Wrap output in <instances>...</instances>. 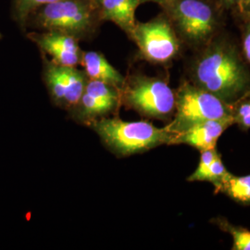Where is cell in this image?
<instances>
[{
	"instance_id": "1",
	"label": "cell",
	"mask_w": 250,
	"mask_h": 250,
	"mask_svg": "<svg viewBox=\"0 0 250 250\" xmlns=\"http://www.w3.org/2000/svg\"><path fill=\"white\" fill-rule=\"evenodd\" d=\"M188 72L189 82L229 105L250 94V66L237 43L221 33L196 51Z\"/></svg>"
},
{
	"instance_id": "2",
	"label": "cell",
	"mask_w": 250,
	"mask_h": 250,
	"mask_svg": "<svg viewBox=\"0 0 250 250\" xmlns=\"http://www.w3.org/2000/svg\"><path fill=\"white\" fill-rule=\"evenodd\" d=\"M102 144L118 158L148 151L162 145H171L174 134L146 121L125 122L118 116L106 117L88 126Z\"/></svg>"
},
{
	"instance_id": "3",
	"label": "cell",
	"mask_w": 250,
	"mask_h": 250,
	"mask_svg": "<svg viewBox=\"0 0 250 250\" xmlns=\"http://www.w3.org/2000/svg\"><path fill=\"white\" fill-rule=\"evenodd\" d=\"M223 9L216 0H171L163 12L184 45L197 51L221 33Z\"/></svg>"
},
{
	"instance_id": "4",
	"label": "cell",
	"mask_w": 250,
	"mask_h": 250,
	"mask_svg": "<svg viewBox=\"0 0 250 250\" xmlns=\"http://www.w3.org/2000/svg\"><path fill=\"white\" fill-rule=\"evenodd\" d=\"M101 21L98 6L93 0H61L32 11L26 27L59 31L80 40L93 36Z\"/></svg>"
},
{
	"instance_id": "5",
	"label": "cell",
	"mask_w": 250,
	"mask_h": 250,
	"mask_svg": "<svg viewBox=\"0 0 250 250\" xmlns=\"http://www.w3.org/2000/svg\"><path fill=\"white\" fill-rule=\"evenodd\" d=\"M122 106L146 119L170 123L175 111V90L166 79L133 73L125 77L121 90Z\"/></svg>"
},
{
	"instance_id": "6",
	"label": "cell",
	"mask_w": 250,
	"mask_h": 250,
	"mask_svg": "<svg viewBox=\"0 0 250 250\" xmlns=\"http://www.w3.org/2000/svg\"><path fill=\"white\" fill-rule=\"evenodd\" d=\"M232 105L189 82L175 90V111L167 128L175 134L209 120L232 117Z\"/></svg>"
},
{
	"instance_id": "7",
	"label": "cell",
	"mask_w": 250,
	"mask_h": 250,
	"mask_svg": "<svg viewBox=\"0 0 250 250\" xmlns=\"http://www.w3.org/2000/svg\"><path fill=\"white\" fill-rule=\"evenodd\" d=\"M129 38L137 45L141 59L159 65L176 60L184 45L164 12L148 21L136 22Z\"/></svg>"
},
{
	"instance_id": "8",
	"label": "cell",
	"mask_w": 250,
	"mask_h": 250,
	"mask_svg": "<svg viewBox=\"0 0 250 250\" xmlns=\"http://www.w3.org/2000/svg\"><path fill=\"white\" fill-rule=\"evenodd\" d=\"M42 76L54 106L68 112L76 107L88 82L83 70L60 65L45 57Z\"/></svg>"
},
{
	"instance_id": "9",
	"label": "cell",
	"mask_w": 250,
	"mask_h": 250,
	"mask_svg": "<svg viewBox=\"0 0 250 250\" xmlns=\"http://www.w3.org/2000/svg\"><path fill=\"white\" fill-rule=\"evenodd\" d=\"M121 106V90L100 81L88 80L80 101L69 113L76 123L89 126L115 114Z\"/></svg>"
},
{
	"instance_id": "10",
	"label": "cell",
	"mask_w": 250,
	"mask_h": 250,
	"mask_svg": "<svg viewBox=\"0 0 250 250\" xmlns=\"http://www.w3.org/2000/svg\"><path fill=\"white\" fill-rule=\"evenodd\" d=\"M27 38L35 43L40 51L50 57L55 63L63 66L81 65L83 50L79 40L74 36L59 31H42L27 34Z\"/></svg>"
},
{
	"instance_id": "11",
	"label": "cell",
	"mask_w": 250,
	"mask_h": 250,
	"mask_svg": "<svg viewBox=\"0 0 250 250\" xmlns=\"http://www.w3.org/2000/svg\"><path fill=\"white\" fill-rule=\"evenodd\" d=\"M233 125L232 117L220 120H209L198 124L187 131L175 134L171 145H188L200 152L216 147L218 139L224 131Z\"/></svg>"
},
{
	"instance_id": "12",
	"label": "cell",
	"mask_w": 250,
	"mask_h": 250,
	"mask_svg": "<svg viewBox=\"0 0 250 250\" xmlns=\"http://www.w3.org/2000/svg\"><path fill=\"white\" fill-rule=\"evenodd\" d=\"M102 21H108L120 27L130 37L134 30L135 10L141 0H98L96 2Z\"/></svg>"
},
{
	"instance_id": "13",
	"label": "cell",
	"mask_w": 250,
	"mask_h": 250,
	"mask_svg": "<svg viewBox=\"0 0 250 250\" xmlns=\"http://www.w3.org/2000/svg\"><path fill=\"white\" fill-rule=\"evenodd\" d=\"M81 66L88 80L100 81L122 90L125 77L107 62L102 53L97 51L83 52Z\"/></svg>"
},
{
	"instance_id": "14",
	"label": "cell",
	"mask_w": 250,
	"mask_h": 250,
	"mask_svg": "<svg viewBox=\"0 0 250 250\" xmlns=\"http://www.w3.org/2000/svg\"><path fill=\"white\" fill-rule=\"evenodd\" d=\"M220 193H224L236 203L250 206V174L235 176L232 173L225 180Z\"/></svg>"
},
{
	"instance_id": "15",
	"label": "cell",
	"mask_w": 250,
	"mask_h": 250,
	"mask_svg": "<svg viewBox=\"0 0 250 250\" xmlns=\"http://www.w3.org/2000/svg\"><path fill=\"white\" fill-rule=\"evenodd\" d=\"M211 223L218 226L222 231L231 234L232 238V250H250V231L242 227L234 226L224 217H217Z\"/></svg>"
},
{
	"instance_id": "16",
	"label": "cell",
	"mask_w": 250,
	"mask_h": 250,
	"mask_svg": "<svg viewBox=\"0 0 250 250\" xmlns=\"http://www.w3.org/2000/svg\"><path fill=\"white\" fill-rule=\"evenodd\" d=\"M61 0H14L12 3L11 16L22 30L26 28V21L30 13L40 6L51 4Z\"/></svg>"
},
{
	"instance_id": "17",
	"label": "cell",
	"mask_w": 250,
	"mask_h": 250,
	"mask_svg": "<svg viewBox=\"0 0 250 250\" xmlns=\"http://www.w3.org/2000/svg\"><path fill=\"white\" fill-rule=\"evenodd\" d=\"M231 172L226 170L221 154H219L213 161L210 163L209 167L206 171L203 182H208L212 184L215 188V194L220 193L224 186V183Z\"/></svg>"
},
{
	"instance_id": "18",
	"label": "cell",
	"mask_w": 250,
	"mask_h": 250,
	"mask_svg": "<svg viewBox=\"0 0 250 250\" xmlns=\"http://www.w3.org/2000/svg\"><path fill=\"white\" fill-rule=\"evenodd\" d=\"M233 125H236L242 131L250 129V94L232 105Z\"/></svg>"
},
{
	"instance_id": "19",
	"label": "cell",
	"mask_w": 250,
	"mask_h": 250,
	"mask_svg": "<svg viewBox=\"0 0 250 250\" xmlns=\"http://www.w3.org/2000/svg\"><path fill=\"white\" fill-rule=\"evenodd\" d=\"M200 153H201V156H200L198 166L196 170L188 177V182H203L204 175L208 168L209 167L210 163L213 161L215 158L220 154L216 149V147L212 149L200 152Z\"/></svg>"
},
{
	"instance_id": "20",
	"label": "cell",
	"mask_w": 250,
	"mask_h": 250,
	"mask_svg": "<svg viewBox=\"0 0 250 250\" xmlns=\"http://www.w3.org/2000/svg\"><path fill=\"white\" fill-rule=\"evenodd\" d=\"M240 48L245 61L250 66V21H245L244 26L242 27Z\"/></svg>"
},
{
	"instance_id": "21",
	"label": "cell",
	"mask_w": 250,
	"mask_h": 250,
	"mask_svg": "<svg viewBox=\"0 0 250 250\" xmlns=\"http://www.w3.org/2000/svg\"><path fill=\"white\" fill-rule=\"evenodd\" d=\"M241 0H219L220 5L224 9H236Z\"/></svg>"
},
{
	"instance_id": "22",
	"label": "cell",
	"mask_w": 250,
	"mask_h": 250,
	"mask_svg": "<svg viewBox=\"0 0 250 250\" xmlns=\"http://www.w3.org/2000/svg\"><path fill=\"white\" fill-rule=\"evenodd\" d=\"M236 9L239 10L240 13L250 10V0H241Z\"/></svg>"
},
{
	"instance_id": "23",
	"label": "cell",
	"mask_w": 250,
	"mask_h": 250,
	"mask_svg": "<svg viewBox=\"0 0 250 250\" xmlns=\"http://www.w3.org/2000/svg\"><path fill=\"white\" fill-rule=\"evenodd\" d=\"M170 1H171V0H141L142 3H145V2H153V3H156V4L160 5L162 9H163L166 5H168Z\"/></svg>"
},
{
	"instance_id": "24",
	"label": "cell",
	"mask_w": 250,
	"mask_h": 250,
	"mask_svg": "<svg viewBox=\"0 0 250 250\" xmlns=\"http://www.w3.org/2000/svg\"><path fill=\"white\" fill-rule=\"evenodd\" d=\"M240 14H241L242 18L244 19L245 21H250V10L242 12Z\"/></svg>"
},
{
	"instance_id": "25",
	"label": "cell",
	"mask_w": 250,
	"mask_h": 250,
	"mask_svg": "<svg viewBox=\"0 0 250 250\" xmlns=\"http://www.w3.org/2000/svg\"><path fill=\"white\" fill-rule=\"evenodd\" d=\"M2 37H3V36H2V35H1V33H0V40L2 39Z\"/></svg>"
},
{
	"instance_id": "26",
	"label": "cell",
	"mask_w": 250,
	"mask_h": 250,
	"mask_svg": "<svg viewBox=\"0 0 250 250\" xmlns=\"http://www.w3.org/2000/svg\"><path fill=\"white\" fill-rule=\"evenodd\" d=\"M93 1H94V2H95V3H96V2H97V1H98V0H93Z\"/></svg>"
},
{
	"instance_id": "27",
	"label": "cell",
	"mask_w": 250,
	"mask_h": 250,
	"mask_svg": "<svg viewBox=\"0 0 250 250\" xmlns=\"http://www.w3.org/2000/svg\"><path fill=\"white\" fill-rule=\"evenodd\" d=\"M216 1H218V2H219V0H216Z\"/></svg>"
}]
</instances>
